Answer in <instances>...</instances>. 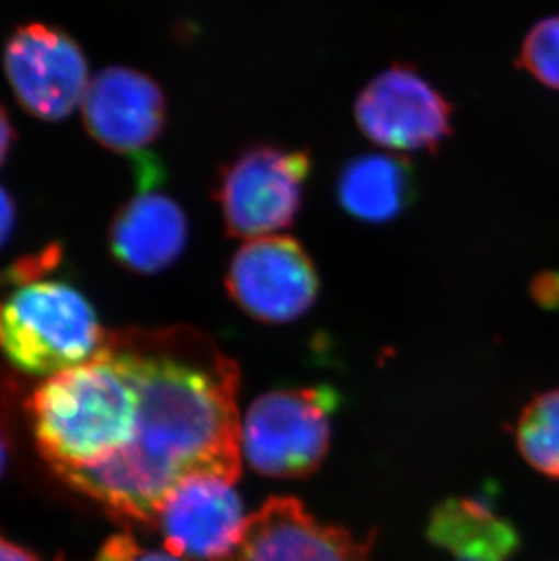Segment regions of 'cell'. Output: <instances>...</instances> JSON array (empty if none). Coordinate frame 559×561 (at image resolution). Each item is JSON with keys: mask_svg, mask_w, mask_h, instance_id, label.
<instances>
[{"mask_svg": "<svg viewBox=\"0 0 559 561\" xmlns=\"http://www.w3.org/2000/svg\"><path fill=\"white\" fill-rule=\"evenodd\" d=\"M160 181L162 168L138 171L140 191L116 211L110 224V253L129 273H162L187 248V217L173 196L157 190Z\"/></svg>", "mask_w": 559, "mask_h": 561, "instance_id": "11", "label": "cell"}, {"mask_svg": "<svg viewBox=\"0 0 559 561\" xmlns=\"http://www.w3.org/2000/svg\"><path fill=\"white\" fill-rule=\"evenodd\" d=\"M520 64L538 82L559 91V15L534 24L520 49Z\"/></svg>", "mask_w": 559, "mask_h": 561, "instance_id": "16", "label": "cell"}, {"mask_svg": "<svg viewBox=\"0 0 559 561\" xmlns=\"http://www.w3.org/2000/svg\"><path fill=\"white\" fill-rule=\"evenodd\" d=\"M336 403L328 387L265 392L243 416V458L262 477H309L328 455Z\"/></svg>", "mask_w": 559, "mask_h": 561, "instance_id": "4", "label": "cell"}, {"mask_svg": "<svg viewBox=\"0 0 559 561\" xmlns=\"http://www.w3.org/2000/svg\"><path fill=\"white\" fill-rule=\"evenodd\" d=\"M450 102L407 64L376 75L354 104V121L370 142L391 153L436 151L453 135Z\"/></svg>", "mask_w": 559, "mask_h": 561, "instance_id": "6", "label": "cell"}, {"mask_svg": "<svg viewBox=\"0 0 559 561\" xmlns=\"http://www.w3.org/2000/svg\"><path fill=\"white\" fill-rule=\"evenodd\" d=\"M129 561H185L182 558L173 557L171 552H142L137 551Z\"/></svg>", "mask_w": 559, "mask_h": 561, "instance_id": "20", "label": "cell"}, {"mask_svg": "<svg viewBox=\"0 0 559 561\" xmlns=\"http://www.w3.org/2000/svg\"><path fill=\"white\" fill-rule=\"evenodd\" d=\"M155 522L173 557L226 561L242 540L248 516L235 482L215 472H195L169 491Z\"/></svg>", "mask_w": 559, "mask_h": 561, "instance_id": "9", "label": "cell"}, {"mask_svg": "<svg viewBox=\"0 0 559 561\" xmlns=\"http://www.w3.org/2000/svg\"><path fill=\"white\" fill-rule=\"evenodd\" d=\"M5 463V447L4 444H2V439H0V472H2V469H4Z\"/></svg>", "mask_w": 559, "mask_h": 561, "instance_id": "21", "label": "cell"}, {"mask_svg": "<svg viewBox=\"0 0 559 561\" xmlns=\"http://www.w3.org/2000/svg\"><path fill=\"white\" fill-rule=\"evenodd\" d=\"M0 561H41L32 552L24 551L22 547L4 540L0 536Z\"/></svg>", "mask_w": 559, "mask_h": 561, "instance_id": "19", "label": "cell"}, {"mask_svg": "<svg viewBox=\"0 0 559 561\" xmlns=\"http://www.w3.org/2000/svg\"><path fill=\"white\" fill-rule=\"evenodd\" d=\"M4 71L19 104L48 123L68 118L90 88L82 48L64 30L46 24H27L8 38Z\"/></svg>", "mask_w": 559, "mask_h": 561, "instance_id": "8", "label": "cell"}, {"mask_svg": "<svg viewBox=\"0 0 559 561\" xmlns=\"http://www.w3.org/2000/svg\"><path fill=\"white\" fill-rule=\"evenodd\" d=\"M13 138H15V133H13L10 117L4 112V107L0 106V165L4 164L5 157L10 153Z\"/></svg>", "mask_w": 559, "mask_h": 561, "instance_id": "18", "label": "cell"}, {"mask_svg": "<svg viewBox=\"0 0 559 561\" xmlns=\"http://www.w3.org/2000/svg\"><path fill=\"white\" fill-rule=\"evenodd\" d=\"M38 447L55 471L101 466L126 450L140 419V391L118 347L49 376L33 392Z\"/></svg>", "mask_w": 559, "mask_h": 561, "instance_id": "2", "label": "cell"}, {"mask_svg": "<svg viewBox=\"0 0 559 561\" xmlns=\"http://www.w3.org/2000/svg\"><path fill=\"white\" fill-rule=\"evenodd\" d=\"M516 444L528 466L559 480V391L528 403L517 422Z\"/></svg>", "mask_w": 559, "mask_h": 561, "instance_id": "15", "label": "cell"}, {"mask_svg": "<svg viewBox=\"0 0 559 561\" xmlns=\"http://www.w3.org/2000/svg\"><path fill=\"white\" fill-rule=\"evenodd\" d=\"M311 165L306 149L273 144L243 149L224 165L215 190L227 233L254 240L290 228L300 215Z\"/></svg>", "mask_w": 559, "mask_h": 561, "instance_id": "5", "label": "cell"}, {"mask_svg": "<svg viewBox=\"0 0 559 561\" xmlns=\"http://www.w3.org/2000/svg\"><path fill=\"white\" fill-rule=\"evenodd\" d=\"M226 561H370V543L318 522L298 500L273 499L249 516Z\"/></svg>", "mask_w": 559, "mask_h": 561, "instance_id": "12", "label": "cell"}, {"mask_svg": "<svg viewBox=\"0 0 559 561\" xmlns=\"http://www.w3.org/2000/svg\"><path fill=\"white\" fill-rule=\"evenodd\" d=\"M104 344L95 308L68 282H22L0 306V350L26 375H58L91 360Z\"/></svg>", "mask_w": 559, "mask_h": 561, "instance_id": "3", "label": "cell"}, {"mask_svg": "<svg viewBox=\"0 0 559 561\" xmlns=\"http://www.w3.org/2000/svg\"><path fill=\"white\" fill-rule=\"evenodd\" d=\"M417 173L398 153L354 157L338 176V202L343 211L365 224H386L400 217L417 198Z\"/></svg>", "mask_w": 559, "mask_h": 561, "instance_id": "13", "label": "cell"}, {"mask_svg": "<svg viewBox=\"0 0 559 561\" xmlns=\"http://www.w3.org/2000/svg\"><path fill=\"white\" fill-rule=\"evenodd\" d=\"M82 117L88 133L104 148L142 153L164 131V91L138 69L112 66L91 80Z\"/></svg>", "mask_w": 559, "mask_h": 561, "instance_id": "10", "label": "cell"}, {"mask_svg": "<svg viewBox=\"0 0 559 561\" xmlns=\"http://www.w3.org/2000/svg\"><path fill=\"white\" fill-rule=\"evenodd\" d=\"M15 202L11 198L10 193L0 186V250L10 240L13 229H15Z\"/></svg>", "mask_w": 559, "mask_h": 561, "instance_id": "17", "label": "cell"}, {"mask_svg": "<svg viewBox=\"0 0 559 561\" xmlns=\"http://www.w3.org/2000/svg\"><path fill=\"white\" fill-rule=\"evenodd\" d=\"M140 391L133 444L60 477L124 518L155 522L169 491L195 472L237 483L242 467L237 362L191 329L137 334L121 347Z\"/></svg>", "mask_w": 559, "mask_h": 561, "instance_id": "1", "label": "cell"}, {"mask_svg": "<svg viewBox=\"0 0 559 561\" xmlns=\"http://www.w3.org/2000/svg\"><path fill=\"white\" fill-rule=\"evenodd\" d=\"M427 535L454 561H509L520 543L516 527L481 500L442 503Z\"/></svg>", "mask_w": 559, "mask_h": 561, "instance_id": "14", "label": "cell"}, {"mask_svg": "<svg viewBox=\"0 0 559 561\" xmlns=\"http://www.w3.org/2000/svg\"><path fill=\"white\" fill-rule=\"evenodd\" d=\"M232 302L264 323L295 322L317 302L320 276L311 254L290 237L249 240L227 265Z\"/></svg>", "mask_w": 559, "mask_h": 561, "instance_id": "7", "label": "cell"}]
</instances>
